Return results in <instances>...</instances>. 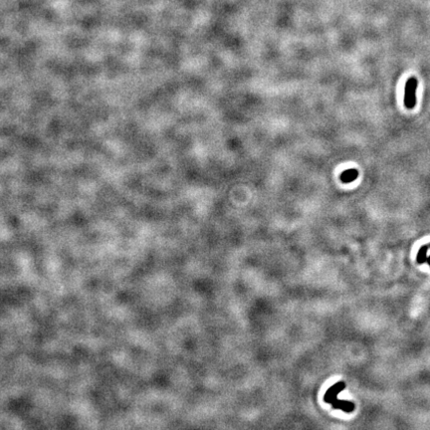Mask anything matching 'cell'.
I'll return each mask as SVG.
<instances>
[{"mask_svg":"<svg viewBox=\"0 0 430 430\" xmlns=\"http://www.w3.org/2000/svg\"><path fill=\"white\" fill-rule=\"evenodd\" d=\"M428 262H429V264H430V258H429V259H428Z\"/></svg>","mask_w":430,"mask_h":430,"instance_id":"5b68a950","label":"cell"},{"mask_svg":"<svg viewBox=\"0 0 430 430\" xmlns=\"http://www.w3.org/2000/svg\"><path fill=\"white\" fill-rule=\"evenodd\" d=\"M429 246L428 245H426V246H423L421 249H420V251H419V254H418V258H417V260H418V263L419 264H423V263H425L426 261H428V257H427V254H428V250H429Z\"/></svg>","mask_w":430,"mask_h":430,"instance_id":"277c9868","label":"cell"},{"mask_svg":"<svg viewBox=\"0 0 430 430\" xmlns=\"http://www.w3.org/2000/svg\"><path fill=\"white\" fill-rule=\"evenodd\" d=\"M359 176V171L355 168L352 169H348L346 171H344L341 175V179L343 182L345 183H349V182H353L354 180H356Z\"/></svg>","mask_w":430,"mask_h":430,"instance_id":"3957f363","label":"cell"},{"mask_svg":"<svg viewBox=\"0 0 430 430\" xmlns=\"http://www.w3.org/2000/svg\"><path fill=\"white\" fill-rule=\"evenodd\" d=\"M346 388L345 382H339L338 384L331 387L325 395V402L327 404H331L335 410H341L345 413L351 414L355 411V405L352 402L347 401H339L338 395L343 392Z\"/></svg>","mask_w":430,"mask_h":430,"instance_id":"6da1fadb","label":"cell"},{"mask_svg":"<svg viewBox=\"0 0 430 430\" xmlns=\"http://www.w3.org/2000/svg\"><path fill=\"white\" fill-rule=\"evenodd\" d=\"M419 81L416 77H411L407 83L405 88V106L409 110H413L417 106V91H418Z\"/></svg>","mask_w":430,"mask_h":430,"instance_id":"7a4b0ae2","label":"cell"}]
</instances>
